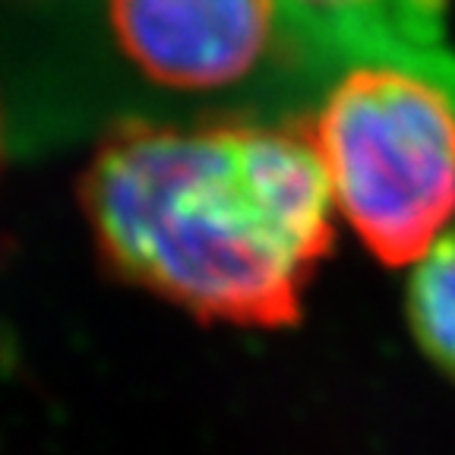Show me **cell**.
Masks as SVG:
<instances>
[{
	"instance_id": "obj_1",
	"label": "cell",
	"mask_w": 455,
	"mask_h": 455,
	"mask_svg": "<svg viewBox=\"0 0 455 455\" xmlns=\"http://www.w3.org/2000/svg\"><path fill=\"white\" fill-rule=\"evenodd\" d=\"M79 206L114 275L237 329L300 320L339 221L307 130L253 117L114 127Z\"/></svg>"
},
{
	"instance_id": "obj_2",
	"label": "cell",
	"mask_w": 455,
	"mask_h": 455,
	"mask_svg": "<svg viewBox=\"0 0 455 455\" xmlns=\"http://www.w3.org/2000/svg\"><path fill=\"white\" fill-rule=\"evenodd\" d=\"M424 0L329 60L310 136L335 212L386 266L411 269L455 225V54Z\"/></svg>"
},
{
	"instance_id": "obj_3",
	"label": "cell",
	"mask_w": 455,
	"mask_h": 455,
	"mask_svg": "<svg viewBox=\"0 0 455 455\" xmlns=\"http://www.w3.org/2000/svg\"><path fill=\"white\" fill-rule=\"evenodd\" d=\"M111 38L127 67L184 101H228L253 92L320 38L284 0H108Z\"/></svg>"
},
{
	"instance_id": "obj_4",
	"label": "cell",
	"mask_w": 455,
	"mask_h": 455,
	"mask_svg": "<svg viewBox=\"0 0 455 455\" xmlns=\"http://www.w3.org/2000/svg\"><path fill=\"white\" fill-rule=\"evenodd\" d=\"M405 310L420 351L455 379V225L411 266Z\"/></svg>"
},
{
	"instance_id": "obj_5",
	"label": "cell",
	"mask_w": 455,
	"mask_h": 455,
	"mask_svg": "<svg viewBox=\"0 0 455 455\" xmlns=\"http://www.w3.org/2000/svg\"><path fill=\"white\" fill-rule=\"evenodd\" d=\"M288 10L320 38L323 51L329 57V42L339 38L341 32L361 26L373 13L389 4V0H284Z\"/></svg>"
}]
</instances>
